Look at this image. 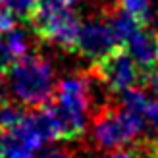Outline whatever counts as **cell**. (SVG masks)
Masks as SVG:
<instances>
[{
	"label": "cell",
	"mask_w": 158,
	"mask_h": 158,
	"mask_svg": "<svg viewBox=\"0 0 158 158\" xmlns=\"http://www.w3.org/2000/svg\"><path fill=\"white\" fill-rule=\"evenodd\" d=\"M2 79H6L8 85V100L27 110L46 106L56 89V77L50 60L35 50L19 58Z\"/></svg>",
	"instance_id": "obj_1"
},
{
	"label": "cell",
	"mask_w": 158,
	"mask_h": 158,
	"mask_svg": "<svg viewBox=\"0 0 158 158\" xmlns=\"http://www.w3.org/2000/svg\"><path fill=\"white\" fill-rule=\"evenodd\" d=\"M77 0H37L29 25L39 41L50 43L64 52L75 54L81 19L75 12Z\"/></svg>",
	"instance_id": "obj_2"
},
{
	"label": "cell",
	"mask_w": 158,
	"mask_h": 158,
	"mask_svg": "<svg viewBox=\"0 0 158 158\" xmlns=\"http://www.w3.org/2000/svg\"><path fill=\"white\" fill-rule=\"evenodd\" d=\"M93 143L100 151L131 148L145 141V120L120 102H108L93 116Z\"/></svg>",
	"instance_id": "obj_3"
},
{
	"label": "cell",
	"mask_w": 158,
	"mask_h": 158,
	"mask_svg": "<svg viewBox=\"0 0 158 158\" xmlns=\"http://www.w3.org/2000/svg\"><path fill=\"white\" fill-rule=\"evenodd\" d=\"M89 69L110 93H123L133 87H139L143 81V72L125 44L116 46L100 60L93 62Z\"/></svg>",
	"instance_id": "obj_4"
},
{
	"label": "cell",
	"mask_w": 158,
	"mask_h": 158,
	"mask_svg": "<svg viewBox=\"0 0 158 158\" xmlns=\"http://www.w3.org/2000/svg\"><path fill=\"white\" fill-rule=\"evenodd\" d=\"M120 44L122 43L118 41L112 25H110L106 21V18L100 14L97 18H89L81 25L79 37H77L75 54L97 62L104 56V54H108L112 48H116V46H120Z\"/></svg>",
	"instance_id": "obj_5"
},
{
	"label": "cell",
	"mask_w": 158,
	"mask_h": 158,
	"mask_svg": "<svg viewBox=\"0 0 158 158\" xmlns=\"http://www.w3.org/2000/svg\"><path fill=\"white\" fill-rule=\"evenodd\" d=\"M125 46L143 73L158 66V33L151 31L148 27H143L137 33H133Z\"/></svg>",
	"instance_id": "obj_6"
},
{
	"label": "cell",
	"mask_w": 158,
	"mask_h": 158,
	"mask_svg": "<svg viewBox=\"0 0 158 158\" xmlns=\"http://www.w3.org/2000/svg\"><path fill=\"white\" fill-rule=\"evenodd\" d=\"M31 50V39L25 31L15 27L8 33H0V77H4L15 62Z\"/></svg>",
	"instance_id": "obj_7"
},
{
	"label": "cell",
	"mask_w": 158,
	"mask_h": 158,
	"mask_svg": "<svg viewBox=\"0 0 158 158\" xmlns=\"http://www.w3.org/2000/svg\"><path fill=\"white\" fill-rule=\"evenodd\" d=\"M116 4L127 15H131L141 27H148L151 12H152V0H116Z\"/></svg>",
	"instance_id": "obj_8"
},
{
	"label": "cell",
	"mask_w": 158,
	"mask_h": 158,
	"mask_svg": "<svg viewBox=\"0 0 158 158\" xmlns=\"http://www.w3.org/2000/svg\"><path fill=\"white\" fill-rule=\"evenodd\" d=\"M4 6H6L18 19L29 21L31 14H33L35 6H37V0H4Z\"/></svg>",
	"instance_id": "obj_9"
},
{
	"label": "cell",
	"mask_w": 158,
	"mask_h": 158,
	"mask_svg": "<svg viewBox=\"0 0 158 158\" xmlns=\"http://www.w3.org/2000/svg\"><path fill=\"white\" fill-rule=\"evenodd\" d=\"M39 158H85L83 154H79L75 148L68 147H50L39 154Z\"/></svg>",
	"instance_id": "obj_10"
},
{
	"label": "cell",
	"mask_w": 158,
	"mask_h": 158,
	"mask_svg": "<svg viewBox=\"0 0 158 158\" xmlns=\"http://www.w3.org/2000/svg\"><path fill=\"white\" fill-rule=\"evenodd\" d=\"M141 116H143L145 123H148L152 129L158 131V98H148Z\"/></svg>",
	"instance_id": "obj_11"
},
{
	"label": "cell",
	"mask_w": 158,
	"mask_h": 158,
	"mask_svg": "<svg viewBox=\"0 0 158 158\" xmlns=\"http://www.w3.org/2000/svg\"><path fill=\"white\" fill-rule=\"evenodd\" d=\"M97 158H145L143 154L139 152V148L131 147V148H118V151H106L102 152Z\"/></svg>",
	"instance_id": "obj_12"
},
{
	"label": "cell",
	"mask_w": 158,
	"mask_h": 158,
	"mask_svg": "<svg viewBox=\"0 0 158 158\" xmlns=\"http://www.w3.org/2000/svg\"><path fill=\"white\" fill-rule=\"evenodd\" d=\"M141 87H145V89H148L151 93H154L156 98H158V66H154L151 72L143 73V81H141Z\"/></svg>",
	"instance_id": "obj_13"
},
{
	"label": "cell",
	"mask_w": 158,
	"mask_h": 158,
	"mask_svg": "<svg viewBox=\"0 0 158 158\" xmlns=\"http://www.w3.org/2000/svg\"><path fill=\"white\" fill-rule=\"evenodd\" d=\"M4 8H6V6H4V0H0V12H2Z\"/></svg>",
	"instance_id": "obj_14"
},
{
	"label": "cell",
	"mask_w": 158,
	"mask_h": 158,
	"mask_svg": "<svg viewBox=\"0 0 158 158\" xmlns=\"http://www.w3.org/2000/svg\"><path fill=\"white\" fill-rule=\"evenodd\" d=\"M148 158H158V151H156V152H152V154L148 156Z\"/></svg>",
	"instance_id": "obj_15"
},
{
	"label": "cell",
	"mask_w": 158,
	"mask_h": 158,
	"mask_svg": "<svg viewBox=\"0 0 158 158\" xmlns=\"http://www.w3.org/2000/svg\"><path fill=\"white\" fill-rule=\"evenodd\" d=\"M154 147H156V151H158V139H154Z\"/></svg>",
	"instance_id": "obj_16"
},
{
	"label": "cell",
	"mask_w": 158,
	"mask_h": 158,
	"mask_svg": "<svg viewBox=\"0 0 158 158\" xmlns=\"http://www.w3.org/2000/svg\"><path fill=\"white\" fill-rule=\"evenodd\" d=\"M0 87H2V77H0ZM0 97H2V94H0Z\"/></svg>",
	"instance_id": "obj_17"
}]
</instances>
